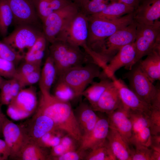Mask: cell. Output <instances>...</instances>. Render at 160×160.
I'll use <instances>...</instances> for the list:
<instances>
[{
	"mask_svg": "<svg viewBox=\"0 0 160 160\" xmlns=\"http://www.w3.org/2000/svg\"><path fill=\"white\" fill-rule=\"evenodd\" d=\"M140 0V1H142L143 0Z\"/></svg>",
	"mask_w": 160,
	"mask_h": 160,
	"instance_id": "cell-55",
	"label": "cell"
},
{
	"mask_svg": "<svg viewBox=\"0 0 160 160\" xmlns=\"http://www.w3.org/2000/svg\"><path fill=\"white\" fill-rule=\"evenodd\" d=\"M22 89L17 79L14 78L11 79V91L12 99Z\"/></svg>",
	"mask_w": 160,
	"mask_h": 160,
	"instance_id": "cell-47",
	"label": "cell"
},
{
	"mask_svg": "<svg viewBox=\"0 0 160 160\" xmlns=\"http://www.w3.org/2000/svg\"><path fill=\"white\" fill-rule=\"evenodd\" d=\"M131 149V160H151L152 150L149 147L143 145L135 146Z\"/></svg>",
	"mask_w": 160,
	"mask_h": 160,
	"instance_id": "cell-33",
	"label": "cell"
},
{
	"mask_svg": "<svg viewBox=\"0 0 160 160\" xmlns=\"http://www.w3.org/2000/svg\"><path fill=\"white\" fill-rule=\"evenodd\" d=\"M53 95L58 99L66 102H70L76 98L75 93L71 87L59 78L54 87Z\"/></svg>",
	"mask_w": 160,
	"mask_h": 160,
	"instance_id": "cell-30",
	"label": "cell"
},
{
	"mask_svg": "<svg viewBox=\"0 0 160 160\" xmlns=\"http://www.w3.org/2000/svg\"><path fill=\"white\" fill-rule=\"evenodd\" d=\"M79 150L66 152L63 154L56 157L51 158L50 160H79L83 159V152Z\"/></svg>",
	"mask_w": 160,
	"mask_h": 160,
	"instance_id": "cell-40",
	"label": "cell"
},
{
	"mask_svg": "<svg viewBox=\"0 0 160 160\" xmlns=\"http://www.w3.org/2000/svg\"><path fill=\"white\" fill-rule=\"evenodd\" d=\"M151 150V160H160V151Z\"/></svg>",
	"mask_w": 160,
	"mask_h": 160,
	"instance_id": "cell-51",
	"label": "cell"
},
{
	"mask_svg": "<svg viewBox=\"0 0 160 160\" xmlns=\"http://www.w3.org/2000/svg\"><path fill=\"white\" fill-rule=\"evenodd\" d=\"M41 71V69L17 79L19 81L22 88H24L27 86H32L39 82L40 77Z\"/></svg>",
	"mask_w": 160,
	"mask_h": 160,
	"instance_id": "cell-39",
	"label": "cell"
},
{
	"mask_svg": "<svg viewBox=\"0 0 160 160\" xmlns=\"http://www.w3.org/2000/svg\"><path fill=\"white\" fill-rule=\"evenodd\" d=\"M50 0H34L36 11L42 21L53 11L50 7Z\"/></svg>",
	"mask_w": 160,
	"mask_h": 160,
	"instance_id": "cell-34",
	"label": "cell"
},
{
	"mask_svg": "<svg viewBox=\"0 0 160 160\" xmlns=\"http://www.w3.org/2000/svg\"><path fill=\"white\" fill-rule=\"evenodd\" d=\"M86 0H85L84 1ZM90 0L95 1H98V2L106 1V2H108L109 3H113L119 1V0Z\"/></svg>",
	"mask_w": 160,
	"mask_h": 160,
	"instance_id": "cell-53",
	"label": "cell"
},
{
	"mask_svg": "<svg viewBox=\"0 0 160 160\" xmlns=\"http://www.w3.org/2000/svg\"><path fill=\"white\" fill-rule=\"evenodd\" d=\"M2 134L10 150L9 158L16 159L29 140L23 127L15 124L6 117L2 126Z\"/></svg>",
	"mask_w": 160,
	"mask_h": 160,
	"instance_id": "cell-13",
	"label": "cell"
},
{
	"mask_svg": "<svg viewBox=\"0 0 160 160\" xmlns=\"http://www.w3.org/2000/svg\"><path fill=\"white\" fill-rule=\"evenodd\" d=\"M57 74L53 60L49 55L46 58L41 70L39 81L40 89L50 92L51 87L55 82Z\"/></svg>",
	"mask_w": 160,
	"mask_h": 160,
	"instance_id": "cell-27",
	"label": "cell"
},
{
	"mask_svg": "<svg viewBox=\"0 0 160 160\" xmlns=\"http://www.w3.org/2000/svg\"><path fill=\"white\" fill-rule=\"evenodd\" d=\"M73 139L69 135L63 136L61 138L60 143L64 147L65 152L76 150V147Z\"/></svg>",
	"mask_w": 160,
	"mask_h": 160,
	"instance_id": "cell-43",
	"label": "cell"
},
{
	"mask_svg": "<svg viewBox=\"0 0 160 160\" xmlns=\"http://www.w3.org/2000/svg\"><path fill=\"white\" fill-rule=\"evenodd\" d=\"M11 79L5 80L0 89V104L8 105L12 97L11 91Z\"/></svg>",
	"mask_w": 160,
	"mask_h": 160,
	"instance_id": "cell-37",
	"label": "cell"
},
{
	"mask_svg": "<svg viewBox=\"0 0 160 160\" xmlns=\"http://www.w3.org/2000/svg\"><path fill=\"white\" fill-rule=\"evenodd\" d=\"M16 69L14 63L0 58V76L2 77L8 79L13 78Z\"/></svg>",
	"mask_w": 160,
	"mask_h": 160,
	"instance_id": "cell-36",
	"label": "cell"
},
{
	"mask_svg": "<svg viewBox=\"0 0 160 160\" xmlns=\"http://www.w3.org/2000/svg\"><path fill=\"white\" fill-rule=\"evenodd\" d=\"M100 79L99 82L92 83L82 95L86 98L92 107L95 105L103 93L113 82L106 76H103Z\"/></svg>",
	"mask_w": 160,
	"mask_h": 160,
	"instance_id": "cell-26",
	"label": "cell"
},
{
	"mask_svg": "<svg viewBox=\"0 0 160 160\" xmlns=\"http://www.w3.org/2000/svg\"><path fill=\"white\" fill-rule=\"evenodd\" d=\"M111 79L118 90L121 101L124 106L131 110L150 113L151 106L141 100L122 80L117 79L115 76Z\"/></svg>",
	"mask_w": 160,
	"mask_h": 160,
	"instance_id": "cell-17",
	"label": "cell"
},
{
	"mask_svg": "<svg viewBox=\"0 0 160 160\" xmlns=\"http://www.w3.org/2000/svg\"><path fill=\"white\" fill-rule=\"evenodd\" d=\"M120 2L131 6L135 8V9L139 6L140 0H119Z\"/></svg>",
	"mask_w": 160,
	"mask_h": 160,
	"instance_id": "cell-49",
	"label": "cell"
},
{
	"mask_svg": "<svg viewBox=\"0 0 160 160\" xmlns=\"http://www.w3.org/2000/svg\"><path fill=\"white\" fill-rule=\"evenodd\" d=\"M121 103L118 90L113 82L92 108L95 111L108 114L119 108Z\"/></svg>",
	"mask_w": 160,
	"mask_h": 160,
	"instance_id": "cell-21",
	"label": "cell"
},
{
	"mask_svg": "<svg viewBox=\"0 0 160 160\" xmlns=\"http://www.w3.org/2000/svg\"><path fill=\"white\" fill-rule=\"evenodd\" d=\"M101 68L93 62L71 68L58 78L63 80L74 91L76 97L82 95L85 89L96 78H100Z\"/></svg>",
	"mask_w": 160,
	"mask_h": 160,
	"instance_id": "cell-4",
	"label": "cell"
},
{
	"mask_svg": "<svg viewBox=\"0 0 160 160\" xmlns=\"http://www.w3.org/2000/svg\"><path fill=\"white\" fill-rule=\"evenodd\" d=\"M47 41L43 33L38 38L33 46L27 50V52L34 53L40 51H44Z\"/></svg>",
	"mask_w": 160,
	"mask_h": 160,
	"instance_id": "cell-42",
	"label": "cell"
},
{
	"mask_svg": "<svg viewBox=\"0 0 160 160\" xmlns=\"http://www.w3.org/2000/svg\"><path fill=\"white\" fill-rule=\"evenodd\" d=\"M10 151L4 140L0 138V160H7L9 158Z\"/></svg>",
	"mask_w": 160,
	"mask_h": 160,
	"instance_id": "cell-45",
	"label": "cell"
},
{
	"mask_svg": "<svg viewBox=\"0 0 160 160\" xmlns=\"http://www.w3.org/2000/svg\"><path fill=\"white\" fill-rule=\"evenodd\" d=\"M136 54L134 42L123 47L110 60L102 72L111 79L121 68L124 67L130 70L135 64Z\"/></svg>",
	"mask_w": 160,
	"mask_h": 160,
	"instance_id": "cell-14",
	"label": "cell"
},
{
	"mask_svg": "<svg viewBox=\"0 0 160 160\" xmlns=\"http://www.w3.org/2000/svg\"><path fill=\"white\" fill-rule=\"evenodd\" d=\"M135 10L134 7L119 1L110 3L100 12L89 16L93 18L112 20L133 12Z\"/></svg>",
	"mask_w": 160,
	"mask_h": 160,
	"instance_id": "cell-25",
	"label": "cell"
},
{
	"mask_svg": "<svg viewBox=\"0 0 160 160\" xmlns=\"http://www.w3.org/2000/svg\"><path fill=\"white\" fill-rule=\"evenodd\" d=\"M108 115L109 128L117 131L129 145L132 126L125 106L121 103L119 108Z\"/></svg>",
	"mask_w": 160,
	"mask_h": 160,
	"instance_id": "cell-18",
	"label": "cell"
},
{
	"mask_svg": "<svg viewBox=\"0 0 160 160\" xmlns=\"http://www.w3.org/2000/svg\"><path fill=\"white\" fill-rule=\"evenodd\" d=\"M125 76L129 81L130 89L141 100L151 106L160 94V87L153 84L142 71L138 62Z\"/></svg>",
	"mask_w": 160,
	"mask_h": 160,
	"instance_id": "cell-7",
	"label": "cell"
},
{
	"mask_svg": "<svg viewBox=\"0 0 160 160\" xmlns=\"http://www.w3.org/2000/svg\"><path fill=\"white\" fill-rule=\"evenodd\" d=\"M40 69H41L40 66L25 62L18 69H16V72L13 78L19 79Z\"/></svg>",
	"mask_w": 160,
	"mask_h": 160,
	"instance_id": "cell-38",
	"label": "cell"
},
{
	"mask_svg": "<svg viewBox=\"0 0 160 160\" xmlns=\"http://www.w3.org/2000/svg\"><path fill=\"white\" fill-rule=\"evenodd\" d=\"M72 2L70 0H50V7L54 12L60 9Z\"/></svg>",
	"mask_w": 160,
	"mask_h": 160,
	"instance_id": "cell-44",
	"label": "cell"
},
{
	"mask_svg": "<svg viewBox=\"0 0 160 160\" xmlns=\"http://www.w3.org/2000/svg\"><path fill=\"white\" fill-rule=\"evenodd\" d=\"M79 7L72 2L65 7L53 12L42 22L43 33L50 43L67 26L80 11Z\"/></svg>",
	"mask_w": 160,
	"mask_h": 160,
	"instance_id": "cell-6",
	"label": "cell"
},
{
	"mask_svg": "<svg viewBox=\"0 0 160 160\" xmlns=\"http://www.w3.org/2000/svg\"><path fill=\"white\" fill-rule=\"evenodd\" d=\"M43 34L39 29L33 26L18 25L9 35L4 37L2 41L25 55L24 50L30 48Z\"/></svg>",
	"mask_w": 160,
	"mask_h": 160,
	"instance_id": "cell-11",
	"label": "cell"
},
{
	"mask_svg": "<svg viewBox=\"0 0 160 160\" xmlns=\"http://www.w3.org/2000/svg\"><path fill=\"white\" fill-rule=\"evenodd\" d=\"M107 140L117 160H131L129 145L117 131L110 128Z\"/></svg>",
	"mask_w": 160,
	"mask_h": 160,
	"instance_id": "cell-23",
	"label": "cell"
},
{
	"mask_svg": "<svg viewBox=\"0 0 160 160\" xmlns=\"http://www.w3.org/2000/svg\"><path fill=\"white\" fill-rule=\"evenodd\" d=\"M7 1L12 12L13 22L16 26L26 25L40 28L34 0Z\"/></svg>",
	"mask_w": 160,
	"mask_h": 160,
	"instance_id": "cell-12",
	"label": "cell"
},
{
	"mask_svg": "<svg viewBox=\"0 0 160 160\" xmlns=\"http://www.w3.org/2000/svg\"><path fill=\"white\" fill-rule=\"evenodd\" d=\"M51 43L49 55L55 63L57 77L71 68L93 62L90 56L82 52L80 47L59 40H56Z\"/></svg>",
	"mask_w": 160,
	"mask_h": 160,
	"instance_id": "cell-2",
	"label": "cell"
},
{
	"mask_svg": "<svg viewBox=\"0 0 160 160\" xmlns=\"http://www.w3.org/2000/svg\"><path fill=\"white\" fill-rule=\"evenodd\" d=\"M38 103L36 89L32 85L22 89L8 105L7 113L13 120L19 121L34 114Z\"/></svg>",
	"mask_w": 160,
	"mask_h": 160,
	"instance_id": "cell-5",
	"label": "cell"
},
{
	"mask_svg": "<svg viewBox=\"0 0 160 160\" xmlns=\"http://www.w3.org/2000/svg\"><path fill=\"white\" fill-rule=\"evenodd\" d=\"M110 4L106 1L98 2L87 0L81 7V10L87 15H91L100 12Z\"/></svg>",
	"mask_w": 160,
	"mask_h": 160,
	"instance_id": "cell-32",
	"label": "cell"
},
{
	"mask_svg": "<svg viewBox=\"0 0 160 160\" xmlns=\"http://www.w3.org/2000/svg\"><path fill=\"white\" fill-rule=\"evenodd\" d=\"M87 160H116L109 145L107 140L104 142L91 150L85 156Z\"/></svg>",
	"mask_w": 160,
	"mask_h": 160,
	"instance_id": "cell-28",
	"label": "cell"
},
{
	"mask_svg": "<svg viewBox=\"0 0 160 160\" xmlns=\"http://www.w3.org/2000/svg\"><path fill=\"white\" fill-rule=\"evenodd\" d=\"M136 23L134 20L106 38L95 52L102 56L108 63L123 47L135 42Z\"/></svg>",
	"mask_w": 160,
	"mask_h": 160,
	"instance_id": "cell-8",
	"label": "cell"
},
{
	"mask_svg": "<svg viewBox=\"0 0 160 160\" xmlns=\"http://www.w3.org/2000/svg\"><path fill=\"white\" fill-rule=\"evenodd\" d=\"M88 24V16L80 10L59 34L55 40L64 41L74 46L82 47L86 44Z\"/></svg>",
	"mask_w": 160,
	"mask_h": 160,
	"instance_id": "cell-9",
	"label": "cell"
},
{
	"mask_svg": "<svg viewBox=\"0 0 160 160\" xmlns=\"http://www.w3.org/2000/svg\"><path fill=\"white\" fill-rule=\"evenodd\" d=\"M88 17L89 24L86 45L96 51L106 38L133 21L134 12L112 20Z\"/></svg>",
	"mask_w": 160,
	"mask_h": 160,
	"instance_id": "cell-3",
	"label": "cell"
},
{
	"mask_svg": "<svg viewBox=\"0 0 160 160\" xmlns=\"http://www.w3.org/2000/svg\"><path fill=\"white\" fill-rule=\"evenodd\" d=\"M72 1L73 3L77 4L80 8L85 0H70Z\"/></svg>",
	"mask_w": 160,
	"mask_h": 160,
	"instance_id": "cell-52",
	"label": "cell"
},
{
	"mask_svg": "<svg viewBox=\"0 0 160 160\" xmlns=\"http://www.w3.org/2000/svg\"><path fill=\"white\" fill-rule=\"evenodd\" d=\"M151 149L160 151V134L151 135Z\"/></svg>",
	"mask_w": 160,
	"mask_h": 160,
	"instance_id": "cell-48",
	"label": "cell"
},
{
	"mask_svg": "<svg viewBox=\"0 0 160 160\" xmlns=\"http://www.w3.org/2000/svg\"><path fill=\"white\" fill-rule=\"evenodd\" d=\"M142 1L134 12V20L147 25H160V0Z\"/></svg>",
	"mask_w": 160,
	"mask_h": 160,
	"instance_id": "cell-15",
	"label": "cell"
},
{
	"mask_svg": "<svg viewBox=\"0 0 160 160\" xmlns=\"http://www.w3.org/2000/svg\"><path fill=\"white\" fill-rule=\"evenodd\" d=\"M52 148L49 154V160L52 157L60 156L65 152L64 147L60 143L52 147Z\"/></svg>",
	"mask_w": 160,
	"mask_h": 160,
	"instance_id": "cell-46",
	"label": "cell"
},
{
	"mask_svg": "<svg viewBox=\"0 0 160 160\" xmlns=\"http://www.w3.org/2000/svg\"><path fill=\"white\" fill-rule=\"evenodd\" d=\"M24 55L17 51L7 44L0 41V58L15 65L24 59Z\"/></svg>",
	"mask_w": 160,
	"mask_h": 160,
	"instance_id": "cell-31",
	"label": "cell"
},
{
	"mask_svg": "<svg viewBox=\"0 0 160 160\" xmlns=\"http://www.w3.org/2000/svg\"><path fill=\"white\" fill-rule=\"evenodd\" d=\"M1 105L0 104V136L2 134V127L3 122L6 116L3 113L1 109Z\"/></svg>",
	"mask_w": 160,
	"mask_h": 160,
	"instance_id": "cell-50",
	"label": "cell"
},
{
	"mask_svg": "<svg viewBox=\"0 0 160 160\" xmlns=\"http://www.w3.org/2000/svg\"><path fill=\"white\" fill-rule=\"evenodd\" d=\"M144 60L138 62L139 66L153 83L160 79V44H157Z\"/></svg>",
	"mask_w": 160,
	"mask_h": 160,
	"instance_id": "cell-22",
	"label": "cell"
},
{
	"mask_svg": "<svg viewBox=\"0 0 160 160\" xmlns=\"http://www.w3.org/2000/svg\"><path fill=\"white\" fill-rule=\"evenodd\" d=\"M23 127L29 140L37 142L46 133L57 129L50 118L43 114L34 113Z\"/></svg>",
	"mask_w": 160,
	"mask_h": 160,
	"instance_id": "cell-16",
	"label": "cell"
},
{
	"mask_svg": "<svg viewBox=\"0 0 160 160\" xmlns=\"http://www.w3.org/2000/svg\"><path fill=\"white\" fill-rule=\"evenodd\" d=\"M44 52V50L34 53L27 52L24 55V59L25 62L41 66Z\"/></svg>",
	"mask_w": 160,
	"mask_h": 160,
	"instance_id": "cell-41",
	"label": "cell"
},
{
	"mask_svg": "<svg viewBox=\"0 0 160 160\" xmlns=\"http://www.w3.org/2000/svg\"><path fill=\"white\" fill-rule=\"evenodd\" d=\"M13 21L12 11L7 0H0V34L5 37Z\"/></svg>",
	"mask_w": 160,
	"mask_h": 160,
	"instance_id": "cell-29",
	"label": "cell"
},
{
	"mask_svg": "<svg viewBox=\"0 0 160 160\" xmlns=\"http://www.w3.org/2000/svg\"><path fill=\"white\" fill-rule=\"evenodd\" d=\"M40 90V97L35 113L49 117L53 121L57 129L80 142L82 134L70 102L58 99L49 91Z\"/></svg>",
	"mask_w": 160,
	"mask_h": 160,
	"instance_id": "cell-1",
	"label": "cell"
},
{
	"mask_svg": "<svg viewBox=\"0 0 160 160\" xmlns=\"http://www.w3.org/2000/svg\"><path fill=\"white\" fill-rule=\"evenodd\" d=\"M37 142L28 140L19 153L16 159L20 160H49L46 148Z\"/></svg>",
	"mask_w": 160,
	"mask_h": 160,
	"instance_id": "cell-24",
	"label": "cell"
},
{
	"mask_svg": "<svg viewBox=\"0 0 160 160\" xmlns=\"http://www.w3.org/2000/svg\"><path fill=\"white\" fill-rule=\"evenodd\" d=\"M136 23L134 42L135 49V64L146 55L160 42V25H151Z\"/></svg>",
	"mask_w": 160,
	"mask_h": 160,
	"instance_id": "cell-10",
	"label": "cell"
},
{
	"mask_svg": "<svg viewBox=\"0 0 160 160\" xmlns=\"http://www.w3.org/2000/svg\"><path fill=\"white\" fill-rule=\"evenodd\" d=\"M6 79L0 76V89Z\"/></svg>",
	"mask_w": 160,
	"mask_h": 160,
	"instance_id": "cell-54",
	"label": "cell"
},
{
	"mask_svg": "<svg viewBox=\"0 0 160 160\" xmlns=\"http://www.w3.org/2000/svg\"><path fill=\"white\" fill-rule=\"evenodd\" d=\"M109 129L108 119L99 117L90 134L81 140L79 150H91L104 142L107 140Z\"/></svg>",
	"mask_w": 160,
	"mask_h": 160,
	"instance_id": "cell-19",
	"label": "cell"
},
{
	"mask_svg": "<svg viewBox=\"0 0 160 160\" xmlns=\"http://www.w3.org/2000/svg\"><path fill=\"white\" fill-rule=\"evenodd\" d=\"M149 117L151 135L160 134V108L151 107Z\"/></svg>",
	"mask_w": 160,
	"mask_h": 160,
	"instance_id": "cell-35",
	"label": "cell"
},
{
	"mask_svg": "<svg viewBox=\"0 0 160 160\" xmlns=\"http://www.w3.org/2000/svg\"><path fill=\"white\" fill-rule=\"evenodd\" d=\"M76 111L75 114L82 134V139L90 134L99 117L90 105L84 103H80Z\"/></svg>",
	"mask_w": 160,
	"mask_h": 160,
	"instance_id": "cell-20",
	"label": "cell"
}]
</instances>
